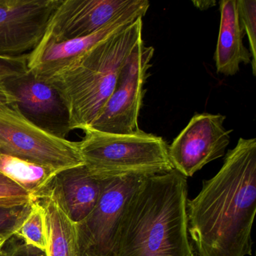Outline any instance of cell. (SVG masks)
Returning <instances> with one entry per match:
<instances>
[{"label": "cell", "mask_w": 256, "mask_h": 256, "mask_svg": "<svg viewBox=\"0 0 256 256\" xmlns=\"http://www.w3.org/2000/svg\"><path fill=\"white\" fill-rule=\"evenodd\" d=\"M188 230L198 256H252L256 212V140L240 138L218 173L187 200Z\"/></svg>", "instance_id": "6da1fadb"}, {"label": "cell", "mask_w": 256, "mask_h": 256, "mask_svg": "<svg viewBox=\"0 0 256 256\" xmlns=\"http://www.w3.org/2000/svg\"><path fill=\"white\" fill-rule=\"evenodd\" d=\"M187 192L174 169L144 178L126 206L115 256H191Z\"/></svg>", "instance_id": "7a4b0ae2"}, {"label": "cell", "mask_w": 256, "mask_h": 256, "mask_svg": "<svg viewBox=\"0 0 256 256\" xmlns=\"http://www.w3.org/2000/svg\"><path fill=\"white\" fill-rule=\"evenodd\" d=\"M143 18L96 44L58 71L41 80L50 84L65 102L72 131L89 128L116 85L122 66L142 38Z\"/></svg>", "instance_id": "3957f363"}, {"label": "cell", "mask_w": 256, "mask_h": 256, "mask_svg": "<svg viewBox=\"0 0 256 256\" xmlns=\"http://www.w3.org/2000/svg\"><path fill=\"white\" fill-rule=\"evenodd\" d=\"M78 142L84 164L100 180L154 176L174 170L168 146L160 136L138 130L115 134L86 128Z\"/></svg>", "instance_id": "277c9868"}, {"label": "cell", "mask_w": 256, "mask_h": 256, "mask_svg": "<svg viewBox=\"0 0 256 256\" xmlns=\"http://www.w3.org/2000/svg\"><path fill=\"white\" fill-rule=\"evenodd\" d=\"M0 154L59 172L84 164L78 142L44 131L22 116L14 104L0 107Z\"/></svg>", "instance_id": "5b68a950"}, {"label": "cell", "mask_w": 256, "mask_h": 256, "mask_svg": "<svg viewBox=\"0 0 256 256\" xmlns=\"http://www.w3.org/2000/svg\"><path fill=\"white\" fill-rule=\"evenodd\" d=\"M154 54V48L145 46L144 40L139 43L122 66L112 95L88 128L115 134H132L140 130L139 113Z\"/></svg>", "instance_id": "8992f818"}, {"label": "cell", "mask_w": 256, "mask_h": 256, "mask_svg": "<svg viewBox=\"0 0 256 256\" xmlns=\"http://www.w3.org/2000/svg\"><path fill=\"white\" fill-rule=\"evenodd\" d=\"M144 178L104 180L98 203L76 224L79 256H115L126 206Z\"/></svg>", "instance_id": "52a82bcc"}, {"label": "cell", "mask_w": 256, "mask_h": 256, "mask_svg": "<svg viewBox=\"0 0 256 256\" xmlns=\"http://www.w3.org/2000/svg\"><path fill=\"white\" fill-rule=\"evenodd\" d=\"M226 119L220 114H196L168 146L174 169L187 178L222 156L232 132L223 126Z\"/></svg>", "instance_id": "ba28073f"}, {"label": "cell", "mask_w": 256, "mask_h": 256, "mask_svg": "<svg viewBox=\"0 0 256 256\" xmlns=\"http://www.w3.org/2000/svg\"><path fill=\"white\" fill-rule=\"evenodd\" d=\"M61 0H0V58L28 56Z\"/></svg>", "instance_id": "9c48e42d"}, {"label": "cell", "mask_w": 256, "mask_h": 256, "mask_svg": "<svg viewBox=\"0 0 256 256\" xmlns=\"http://www.w3.org/2000/svg\"><path fill=\"white\" fill-rule=\"evenodd\" d=\"M139 2L140 0H61L40 43H60L92 35Z\"/></svg>", "instance_id": "30bf717a"}, {"label": "cell", "mask_w": 256, "mask_h": 256, "mask_svg": "<svg viewBox=\"0 0 256 256\" xmlns=\"http://www.w3.org/2000/svg\"><path fill=\"white\" fill-rule=\"evenodd\" d=\"M16 98L17 110L30 122L56 137L66 139L72 131L65 102L53 86L29 70L2 84Z\"/></svg>", "instance_id": "8fae6325"}, {"label": "cell", "mask_w": 256, "mask_h": 256, "mask_svg": "<svg viewBox=\"0 0 256 256\" xmlns=\"http://www.w3.org/2000/svg\"><path fill=\"white\" fill-rule=\"evenodd\" d=\"M149 8L148 1L140 0L136 7L92 35L60 43H40L28 56V70L38 78L48 77L96 44L125 29L139 18H143Z\"/></svg>", "instance_id": "7c38bea8"}, {"label": "cell", "mask_w": 256, "mask_h": 256, "mask_svg": "<svg viewBox=\"0 0 256 256\" xmlns=\"http://www.w3.org/2000/svg\"><path fill=\"white\" fill-rule=\"evenodd\" d=\"M104 181L91 174L84 164L70 168L54 176L43 198L53 199L76 224L84 220L98 203Z\"/></svg>", "instance_id": "4fadbf2b"}, {"label": "cell", "mask_w": 256, "mask_h": 256, "mask_svg": "<svg viewBox=\"0 0 256 256\" xmlns=\"http://www.w3.org/2000/svg\"><path fill=\"white\" fill-rule=\"evenodd\" d=\"M220 31L214 53L218 74L233 76L240 71L241 64H251L250 50L244 44V31L238 14L236 0H222Z\"/></svg>", "instance_id": "5bb4252c"}, {"label": "cell", "mask_w": 256, "mask_h": 256, "mask_svg": "<svg viewBox=\"0 0 256 256\" xmlns=\"http://www.w3.org/2000/svg\"><path fill=\"white\" fill-rule=\"evenodd\" d=\"M58 172L52 168L0 154V173L28 192L35 200L42 198Z\"/></svg>", "instance_id": "9a60e30c"}, {"label": "cell", "mask_w": 256, "mask_h": 256, "mask_svg": "<svg viewBox=\"0 0 256 256\" xmlns=\"http://www.w3.org/2000/svg\"><path fill=\"white\" fill-rule=\"evenodd\" d=\"M46 214L48 256H79L76 224L49 197L40 200Z\"/></svg>", "instance_id": "2e32d148"}, {"label": "cell", "mask_w": 256, "mask_h": 256, "mask_svg": "<svg viewBox=\"0 0 256 256\" xmlns=\"http://www.w3.org/2000/svg\"><path fill=\"white\" fill-rule=\"evenodd\" d=\"M14 236L26 245L46 251L47 248L46 214L40 200L32 202L30 211Z\"/></svg>", "instance_id": "e0dca14e"}, {"label": "cell", "mask_w": 256, "mask_h": 256, "mask_svg": "<svg viewBox=\"0 0 256 256\" xmlns=\"http://www.w3.org/2000/svg\"><path fill=\"white\" fill-rule=\"evenodd\" d=\"M238 14L244 34L250 44L251 54L252 71L256 76V0H236Z\"/></svg>", "instance_id": "ac0fdd59"}, {"label": "cell", "mask_w": 256, "mask_h": 256, "mask_svg": "<svg viewBox=\"0 0 256 256\" xmlns=\"http://www.w3.org/2000/svg\"><path fill=\"white\" fill-rule=\"evenodd\" d=\"M36 202L22 187L0 173V208H16Z\"/></svg>", "instance_id": "d6986e66"}, {"label": "cell", "mask_w": 256, "mask_h": 256, "mask_svg": "<svg viewBox=\"0 0 256 256\" xmlns=\"http://www.w3.org/2000/svg\"><path fill=\"white\" fill-rule=\"evenodd\" d=\"M31 205L32 203L20 208H0V234L14 236L30 211Z\"/></svg>", "instance_id": "ffe728a7"}, {"label": "cell", "mask_w": 256, "mask_h": 256, "mask_svg": "<svg viewBox=\"0 0 256 256\" xmlns=\"http://www.w3.org/2000/svg\"><path fill=\"white\" fill-rule=\"evenodd\" d=\"M28 56L17 58H0V84L6 79L26 72L28 68Z\"/></svg>", "instance_id": "44dd1931"}, {"label": "cell", "mask_w": 256, "mask_h": 256, "mask_svg": "<svg viewBox=\"0 0 256 256\" xmlns=\"http://www.w3.org/2000/svg\"><path fill=\"white\" fill-rule=\"evenodd\" d=\"M7 256H48L46 252L24 242L16 244L10 250H6Z\"/></svg>", "instance_id": "7402d4cb"}, {"label": "cell", "mask_w": 256, "mask_h": 256, "mask_svg": "<svg viewBox=\"0 0 256 256\" xmlns=\"http://www.w3.org/2000/svg\"><path fill=\"white\" fill-rule=\"evenodd\" d=\"M16 103V98L4 88V85L0 84V107L12 106Z\"/></svg>", "instance_id": "603a6c76"}, {"label": "cell", "mask_w": 256, "mask_h": 256, "mask_svg": "<svg viewBox=\"0 0 256 256\" xmlns=\"http://www.w3.org/2000/svg\"><path fill=\"white\" fill-rule=\"evenodd\" d=\"M13 236L12 234H0V256H7V251L4 250V246Z\"/></svg>", "instance_id": "cb8c5ba5"}, {"label": "cell", "mask_w": 256, "mask_h": 256, "mask_svg": "<svg viewBox=\"0 0 256 256\" xmlns=\"http://www.w3.org/2000/svg\"><path fill=\"white\" fill-rule=\"evenodd\" d=\"M192 4L194 6L200 10H206L210 7L214 6L216 4L214 1H193Z\"/></svg>", "instance_id": "d4e9b609"}, {"label": "cell", "mask_w": 256, "mask_h": 256, "mask_svg": "<svg viewBox=\"0 0 256 256\" xmlns=\"http://www.w3.org/2000/svg\"><path fill=\"white\" fill-rule=\"evenodd\" d=\"M191 256H196V254H194V253H192V254H191Z\"/></svg>", "instance_id": "484cf974"}]
</instances>
